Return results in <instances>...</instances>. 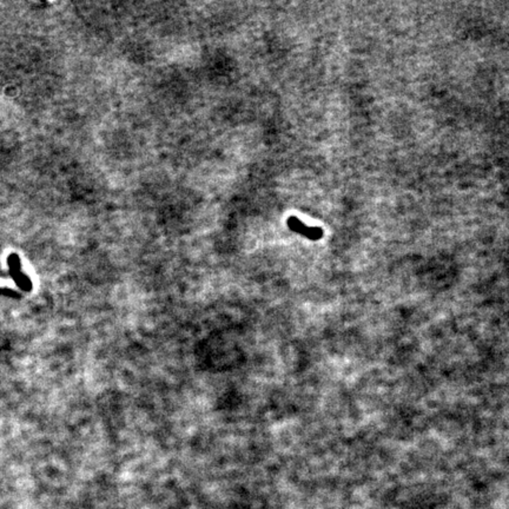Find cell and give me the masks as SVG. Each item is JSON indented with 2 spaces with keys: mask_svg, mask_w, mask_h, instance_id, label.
<instances>
[{
  "mask_svg": "<svg viewBox=\"0 0 509 509\" xmlns=\"http://www.w3.org/2000/svg\"><path fill=\"white\" fill-rule=\"evenodd\" d=\"M288 226L292 231L299 233V235L306 237V238L311 240H319L323 237V230L316 226H309L305 223L299 221L297 217L291 216L288 218Z\"/></svg>",
  "mask_w": 509,
  "mask_h": 509,
  "instance_id": "cell-1",
  "label": "cell"
},
{
  "mask_svg": "<svg viewBox=\"0 0 509 509\" xmlns=\"http://www.w3.org/2000/svg\"><path fill=\"white\" fill-rule=\"evenodd\" d=\"M9 267L10 269H11L13 280L17 282V284H18L24 291L31 290V281L22 273V270H20V261L18 257H17V254L13 253L9 257Z\"/></svg>",
  "mask_w": 509,
  "mask_h": 509,
  "instance_id": "cell-2",
  "label": "cell"
}]
</instances>
